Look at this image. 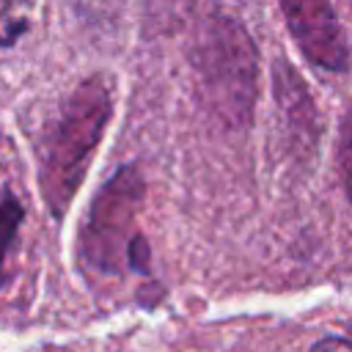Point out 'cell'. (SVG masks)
I'll use <instances>...</instances> for the list:
<instances>
[{
  "instance_id": "6da1fadb",
  "label": "cell",
  "mask_w": 352,
  "mask_h": 352,
  "mask_svg": "<svg viewBox=\"0 0 352 352\" xmlns=\"http://www.w3.org/2000/svg\"><path fill=\"white\" fill-rule=\"evenodd\" d=\"M113 77L99 72L82 77L44 118L36 135L38 190L55 220H60L77 195L85 170L113 118Z\"/></svg>"
},
{
  "instance_id": "7a4b0ae2",
  "label": "cell",
  "mask_w": 352,
  "mask_h": 352,
  "mask_svg": "<svg viewBox=\"0 0 352 352\" xmlns=\"http://www.w3.org/2000/svg\"><path fill=\"white\" fill-rule=\"evenodd\" d=\"M192 63L212 110L228 126H248L256 102L258 52L231 16H212L192 47Z\"/></svg>"
},
{
  "instance_id": "3957f363",
  "label": "cell",
  "mask_w": 352,
  "mask_h": 352,
  "mask_svg": "<svg viewBox=\"0 0 352 352\" xmlns=\"http://www.w3.org/2000/svg\"><path fill=\"white\" fill-rule=\"evenodd\" d=\"M146 184L138 165H121L96 192L80 231V261L96 275H121L132 239L140 234L135 220L143 206Z\"/></svg>"
},
{
  "instance_id": "277c9868",
  "label": "cell",
  "mask_w": 352,
  "mask_h": 352,
  "mask_svg": "<svg viewBox=\"0 0 352 352\" xmlns=\"http://www.w3.org/2000/svg\"><path fill=\"white\" fill-rule=\"evenodd\" d=\"M289 33L297 38L302 55L324 72H346L349 50L338 16L327 0H280Z\"/></svg>"
},
{
  "instance_id": "5b68a950",
  "label": "cell",
  "mask_w": 352,
  "mask_h": 352,
  "mask_svg": "<svg viewBox=\"0 0 352 352\" xmlns=\"http://www.w3.org/2000/svg\"><path fill=\"white\" fill-rule=\"evenodd\" d=\"M272 77H275L278 104L283 107V116H286L292 132L300 135L308 146H314L316 132H319V121H316V110H314V102H311L302 80L297 77V72L286 60H278Z\"/></svg>"
},
{
  "instance_id": "8992f818",
  "label": "cell",
  "mask_w": 352,
  "mask_h": 352,
  "mask_svg": "<svg viewBox=\"0 0 352 352\" xmlns=\"http://www.w3.org/2000/svg\"><path fill=\"white\" fill-rule=\"evenodd\" d=\"M38 0H0V47H14L33 25Z\"/></svg>"
},
{
  "instance_id": "52a82bcc",
  "label": "cell",
  "mask_w": 352,
  "mask_h": 352,
  "mask_svg": "<svg viewBox=\"0 0 352 352\" xmlns=\"http://www.w3.org/2000/svg\"><path fill=\"white\" fill-rule=\"evenodd\" d=\"M22 220H25L22 201L14 195V190L3 187L0 190V286L6 280V261H8V253L14 248L16 234L22 228Z\"/></svg>"
},
{
  "instance_id": "ba28073f",
  "label": "cell",
  "mask_w": 352,
  "mask_h": 352,
  "mask_svg": "<svg viewBox=\"0 0 352 352\" xmlns=\"http://www.w3.org/2000/svg\"><path fill=\"white\" fill-rule=\"evenodd\" d=\"M338 165H341V179L344 190L352 201V113L341 124V143H338Z\"/></svg>"
},
{
  "instance_id": "9c48e42d",
  "label": "cell",
  "mask_w": 352,
  "mask_h": 352,
  "mask_svg": "<svg viewBox=\"0 0 352 352\" xmlns=\"http://www.w3.org/2000/svg\"><path fill=\"white\" fill-rule=\"evenodd\" d=\"M148 264H151V248H148L146 236H143V234H138V236L132 239V245H129L126 267H129V270H135V272H140V275H148V270H151Z\"/></svg>"
}]
</instances>
